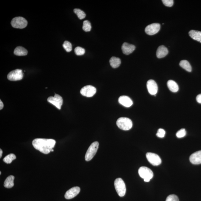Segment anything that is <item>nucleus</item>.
I'll use <instances>...</instances> for the list:
<instances>
[{"instance_id": "nucleus-38", "label": "nucleus", "mask_w": 201, "mask_h": 201, "mask_svg": "<svg viewBox=\"0 0 201 201\" xmlns=\"http://www.w3.org/2000/svg\"><path fill=\"white\" fill-rule=\"evenodd\" d=\"M1 172H0V174H1Z\"/></svg>"}, {"instance_id": "nucleus-11", "label": "nucleus", "mask_w": 201, "mask_h": 201, "mask_svg": "<svg viewBox=\"0 0 201 201\" xmlns=\"http://www.w3.org/2000/svg\"><path fill=\"white\" fill-rule=\"evenodd\" d=\"M160 23H155L147 26L145 29V31L147 34L152 36L156 34L160 30Z\"/></svg>"}, {"instance_id": "nucleus-18", "label": "nucleus", "mask_w": 201, "mask_h": 201, "mask_svg": "<svg viewBox=\"0 0 201 201\" xmlns=\"http://www.w3.org/2000/svg\"><path fill=\"white\" fill-rule=\"evenodd\" d=\"M189 35L192 39L201 43V31L191 30L189 31Z\"/></svg>"}, {"instance_id": "nucleus-6", "label": "nucleus", "mask_w": 201, "mask_h": 201, "mask_svg": "<svg viewBox=\"0 0 201 201\" xmlns=\"http://www.w3.org/2000/svg\"><path fill=\"white\" fill-rule=\"evenodd\" d=\"M139 175L143 179H149L150 180L153 176V173L150 169L146 167L140 168L138 171Z\"/></svg>"}, {"instance_id": "nucleus-35", "label": "nucleus", "mask_w": 201, "mask_h": 201, "mask_svg": "<svg viewBox=\"0 0 201 201\" xmlns=\"http://www.w3.org/2000/svg\"><path fill=\"white\" fill-rule=\"evenodd\" d=\"M2 153L3 152L2 150L1 149H0V158H1L2 156Z\"/></svg>"}, {"instance_id": "nucleus-8", "label": "nucleus", "mask_w": 201, "mask_h": 201, "mask_svg": "<svg viewBox=\"0 0 201 201\" xmlns=\"http://www.w3.org/2000/svg\"><path fill=\"white\" fill-rule=\"evenodd\" d=\"M97 90L92 85H86L83 87L80 90V93L83 96L90 97L93 96L96 93Z\"/></svg>"}, {"instance_id": "nucleus-20", "label": "nucleus", "mask_w": 201, "mask_h": 201, "mask_svg": "<svg viewBox=\"0 0 201 201\" xmlns=\"http://www.w3.org/2000/svg\"><path fill=\"white\" fill-rule=\"evenodd\" d=\"M15 177L13 175H10L5 181L4 186L6 188H11L14 186Z\"/></svg>"}, {"instance_id": "nucleus-17", "label": "nucleus", "mask_w": 201, "mask_h": 201, "mask_svg": "<svg viewBox=\"0 0 201 201\" xmlns=\"http://www.w3.org/2000/svg\"><path fill=\"white\" fill-rule=\"evenodd\" d=\"M168 53V50L167 48L164 46H160L157 48V56L159 58H163L166 56Z\"/></svg>"}, {"instance_id": "nucleus-33", "label": "nucleus", "mask_w": 201, "mask_h": 201, "mask_svg": "<svg viewBox=\"0 0 201 201\" xmlns=\"http://www.w3.org/2000/svg\"><path fill=\"white\" fill-rule=\"evenodd\" d=\"M196 99L198 103L201 104V93L197 95Z\"/></svg>"}, {"instance_id": "nucleus-21", "label": "nucleus", "mask_w": 201, "mask_h": 201, "mask_svg": "<svg viewBox=\"0 0 201 201\" xmlns=\"http://www.w3.org/2000/svg\"><path fill=\"white\" fill-rule=\"evenodd\" d=\"M14 53L15 55L18 56H26L28 54V51L26 48L18 46L15 49Z\"/></svg>"}, {"instance_id": "nucleus-15", "label": "nucleus", "mask_w": 201, "mask_h": 201, "mask_svg": "<svg viewBox=\"0 0 201 201\" xmlns=\"http://www.w3.org/2000/svg\"><path fill=\"white\" fill-rule=\"evenodd\" d=\"M118 102L121 104L126 107H129L133 104V101L130 97L128 96H120L118 98Z\"/></svg>"}, {"instance_id": "nucleus-3", "label": "nucleus", "mask_w": 201, "mask_h": 201, "mask_svg": "<svg viewBox=\"0 0 201 201\" xmlns=\"http://www.w3.org/2000/svg\"><path fill=\"white\" fill-rule=\"evenodd\" d=\"M115 186L118 195L120 197H123L126 192V186L123 180L121 178H117L115 180Z\"/></svg>"}, {"instance_id": "nucleus-28", "label": "nucleus", "mask_w": 201, "mask_h": 201, "mask_svg": "<svg viewBox=\"0 0 201 201\" xmlns=\"http://www.w3.org/2000/svg\"><path fill=\"white\" fill-rule=\"evenodd\" d=\"M75 54L78 56H81L84 54L85 50L80 47H77L75 49Z\"/></svg>"}, {"instance_id": "nucleus-25", "label": "nucleus", "mask_w": 201, "mask_h": 201, "mask_svg": "<svg viewBox=\"0 0 201 201\" xmlns=\"http://www.w3.org/2000/svg\"><path fill=\"white\" fill-rule=\"evenodd\" d=\"M74 12L77 15L78 17L80 19H82L85 18L86 14L83 11L79 9H74Z\"/></svg>"}, {"instance_id": "nucleus-29", "label": "nucleus", "mask_w": 201, "mask_h": 201, "mask_svg": "<svg viewBox=\"0 0 201 201\" xmlns=\"http://www.w3.org/2000/svg\"><path fill=\"white\" fill-rule=\"evenodd\" d=\"M186 135V132L184 129H181L179 130L176 133V136L178 138H182Z\"/></svg>"}, {"instance_id": "nucleus-34", "label": "nucleus", "mask_w": 201, "mask_h": 201, "mask_svg": "<svg viewBox=\"0 0 201 201\" xmlns=\"http://www.w3.org/2000/svg\"><path fill=\"white\" fill-rule=\"evenodd\" d=\"M3 107H4V105H3V102L1 100H0V110H2L3 108Z\"/></svg>"}, {"instance_id": "nucleus-19", "label": "nucleus", "mask_w": 201, "mask_h": 201, "mask_svg": "<svg viewBox=\"0 0 201 201\" xmlns=\"http://www.w3.org/2000/svg\"><path fill=\"white\" fill-rule=\"evenodd\" d=\"M169 89L173 93H176L179 90V86L177 83L173 80H168L167 83Z\"/></svg>"}, {"instance_id": "nucleus-16", "label": "nucleus", "mask_w": 201, "mask_h": 201, "mask_svg": "<svg viewBox=\"0 0 201 201\" xmlns=\"http://www.w3.org/2000/svg\"><path fill=\"white\" fill-rule=\"evenodd\" d=\"M136 47L134 45L125 43L122 45V49L124 54L129 55L133 52L135 50Z\"/></svg>"}, {"instance_id": "nucleus-27", "label": "nucleus", "mask_w": 201, "mask_h": 201, "mask_svg": "<svg viewBox=\"0 0 201 201\" xmlns=\"http://www.w3.org/2000/svg\"><path fill=\"white\" fill-rule=\"evenodd\" d=\"M63 48L68 52H69L72 50V45L71 43L68 41H65L63 45Z\"/></svg>"}, {"instance_id": "nucleus-1", "label": "nucleus", "mask_w": 201, "mask_h": 201, "mask_svg": "<svg viewBox=\"0 0 201 201\" xmlns=\"http://www.w3.org/2000/svg\"><path fill=\"white\" fill-rule=\"evenodd\" d=\"M56 142L52 139L37 138L33 140V146L44 154H48L55 146Z\"/></svg>"}, {"instance_id": "nucleus-2", "label": "nucleus", "mask_w": 201, "mask_h": 201, "mask_svg": "<svg viewBox=\"0 0 201 201\" xmlns=\"http://www.w3.org/2000/svg\"><path fill=\"white\" fill-rule=\"evenodd\" d=\"M117 126L121 129L128 130L130 129L133 126V123L130 119L126 117H120L117 120Z\"/></svg>"}, {"instance_id": "nucleus-26", "label": "nucleus", "mask_w": 201, "mask_h": 201, "mask_svg": "<svg viewBox=\"0 0 201 201\" xmlns=\"http://www.w3.org/2000/svg\"><path fill=\"white\" fill-rule=\"evenodd\" d=\"M91 25L89 21L85 20L83 21V28L85 32L90 31L91 30Z\"/></svg>"}, {"instance_id": "nucleus-9", "label": "nucleus", "mask_w": 201, "mask_h": 201, "mask_svg": "<svg viewBox=\"0 0 201 201\" xmlns=\"http://www.w3.org/2000/svg\"><path fill=\"white\" fill-rule=\"evenodd\" d=\"M23 73L21 69H16L10 72L8 74L7 78L11 81H17L21 80L23 78Z\"/></svg>"}, {"instance_id": "nucleus-37", "label": "nucleus", "mask_w": 201, "mask_h": 201, "mask_svg": "<svg viewBox=\"0 0 201 201\" xmlns=\"http://www.w3.org/2000/svg\"><path fill=\"white\" fill-rule=\"evenodd\" d=\"M51 152H53L54 151V150H53V149H52V150H51Z\"/></svg>"}, {"instance_id": "nucleus-7", "label": "nucleus", "mask_w": 201, "mask_h": 201, "mask_svg": "<svg viewBox=\"0 0 201 201\" xmlns=\"http://www.w3.org/2000/svg\"><path fill=\"white\" fill-rule=\"evenodd\" d=\"M48 102L60 110L63 104V99L60 95L55 94L54 97H50L48 98Z\"/></svg>"}, {"instance_id": "nucleus-4", "label": "nucleus", "mask_w": 201, "mask_h": 201, "mask_svg": "<svg viewBox=\"0 0 201 201\" xmlns=\"http://www.w3.org/2000/svg\"><path fill=\"white\" fill-rule=\"evenodd\" d=\"M99 147L98 142H93L90 146L85 156V160L86 161L91 160L96 154Z\"/></svg>"}, {"instance_id": "nucleus-14", "label": "nucleus", "mask_w": 201, "mask_h": 201, "mask_svg": "<svg viewBox=\"0 0 201 201\" xmlns=\"http://www.w3.org/2000/svg\"><path fill=\"white\" fill-rule=\"evenodd\" d=\"M191 163L194 165H199L201 164V150L194 152L190 157Z\"/></svg>"}, {"instance_id": "nucleus-36", "label": "nucleus", "mask_w": 201, "mask_h": 201, "mask_svg": "<svg viewBox=\"0 0 201 201\" xmlns=\"http://www.w3.org/2000/svg\"><path fill=\"white\" fill-rule=\"evenodd\" d=\"M150 180H149V179H144V181H145V182H150Z\"/></svg>"}, {"instance_id": "nucleus-30", "label": "nucleus", "mask_w": 201, "mask_h": 201, "mask_svg": "<svg viewBox=\"0 0 201 201\" xmlns=\"http://www.w3.org/2000/svg\"><path fill=\"white\" fill-rule=\"evenodd\" d=\"M165 201H179L178 197L175 194H171L167 197Z\"/></svg>"}, {"instance_id": "nucleus-22", "label": "nucleus", "mask_w": 201, "mask_h": 201, "mask_svg": "<svg viewBox=\"0 0 201 201\" xmlns=\"http://www.w3.org/2000/svg\"><path fill=\"white\" fill-rule=\"evenodd\" d=\"M110 63L112 68H116L119 67L121 63V61L120 58L113 57L110 58Z\"/></svg>"}, {"instance_id": "nucleus-5", "label": "nucleus", "mask_w": 201, "mask_h": 201, "mask_svg": "<svg viewBox=\"0 0 201 201\" xmlns=\"http://www.w3.org/2000/svg\"><path fill=\"white\" fill-rule=\"evenodd\" d=\"M11 24L13 28L23 29L26 27L28 22L24 18L19 16L13 18Z\"/></svg>"}, {"instance_id": "nucleus-32", "label": "nucleus", "mask_w": 201, "mask_h": 201, "mask_svg": "<svg viewBox=\"0 0 201 201\" xmlns=\"http://www.w3.org/2000/svg\"><path fill=\"white\" fill-rule=\"evenodd\" d=\"M162 2L165 6L168 7H171L174 4L173 0H162Z\"/></svg>"}, {"instance_id": "nucleus-23", "label": "nucleus", "mask_w": 201, "mask_h": 201, "mask_svg": "<svg viewBox=\"0 0 201 201\" xmlns=\"http://www.w3.org/2000/svg\"><path fill=\"white\" fill-rule=\"evenodd\" d=\"M180 66L184 69L189 72L192 71V68L190 63L186 60H182L180 63Z\"/></svg>"}, {"instance_id": "nucleus-31", "label": "nucleus", "mask_w": 201, "mask_h": 201, "mask_svg": "<svg viewBox=\"0 0 201 201\" xmlns=\"http://www.w3.org/2000/svg\"><path fill=\"white\" fill-rule=\"evenodd\" d=\"M165 131L163 129H160L157 131L156 135L157 137H160V138H163V137L165 136Z\"/></svg>"}, {"instance_id": "nucleus-13", "label": "nucleus", "mask_w": 201, "mask_h": 201, "mask_svg": "<svg viewBox=\"0 0 201 201\" xmlns=\"http://www.w3.org/2000/svg\"><path fill=\"white\" fill-rule=\"evenodd\" d=\"M80 189L78 187L72 188L69 190L67 191L65 194V197L67 199H70L76 197L79 194Z\"/></svg>"}, {"instance_id": "nucleus-12", "label": "nucleus", "mask_w": 201, "mask_h": 201, "mask_svg": "<svg viewBox=\"0 0 201 201\" xmlns=\"http://www.w3.org/2000/svg\"><path fill=\"white\" fill-rule=\"evenodd\" d=\"M147 88L150 94L155 95L158 90V86L154 80L150 79L147 82Z\"/></svg>"}, {"instance_id": "nucleus-24", "label": "nucleus", "mask_w": 201, "mask_h": 201, "mask_svg": "<svg viewBox=\"0 0 201 201\" xmlns=\"http://www.w3.org/2000/svg\"><path fill=\"white\" fill-rule=\"evenodd\" d=\"M16 159V156L14 154L11 153L5 157L3 159V161L5 163L9 164H11L13 160Z\"/></svg>"}, {"instance_id": "nucleus-10", "label": "nucleus", "mask_w": 201, "mask_h": 201, "mask_svg": "<svg viewBox=\"0 0 201 201\" xmlns=\"http://www.w3.org/2000/svg\"><path fill=\"white\" fill-rule=\"evenodd\" d=\"M147 160L152 165L158 166L161 163V160L160 157L157 154L148 152L146 154Z\"/></svg>"}]
</instances>
